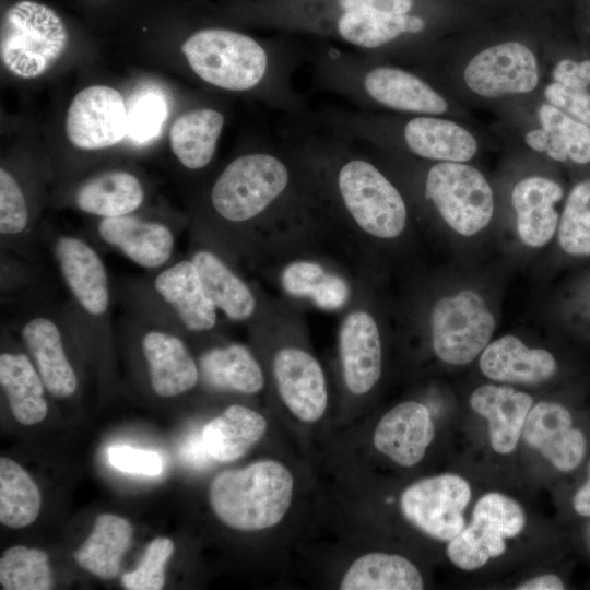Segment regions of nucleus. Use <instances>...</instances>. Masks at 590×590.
Masks as SVG:
<instances>
[{
  "mask_svg": "<svg viewBox=\"0 0 590 590\" xmlns=\"http://www.w3.org/2000/svg\"><path fill=\"white\" fill-rule=\"evenodd\" d=\"M294 495V477L273 459L216 474L209 487V503L225 526L244 532L271 529L286 516Z\"/></svg>",
  "mask_w": 590,
  "mask_h": 590,
  "instance_id": "1",
  "label": "nucleus"
},
{
  "mask_svg": "<svg viewBox=\"0 0 590 590\" xmlns=\"http://www.w3.org/2000/svg\"><path fill=\"white\" fill-rule=\"evenodd\" d=\"M68 32L61 17L46 4L22 0L12 4L1 23L2 64L15 76L34 79L63 55Z\"/></svg>",
  "mask_w": 590,
  "mask_h": 590,
  "instance_id": "2",
  "label": "nucleus"
},
{
  "mask_svg": "<svg viewBox=\"0 0 590 590\" xmlns=\"http://www.w3.org/2000/svg\"><path fill=\"white\" fill-rule=\"evenodd\" d=\"M190 68L204 82L228 91H247L266 75L268 55L252 37L224 28L192 34L181 46Z\"/></svg>",
  "mask_w": 590,
  "mask_h": 590,
  "instance_id": "3",
  "label": "nucleus"
},
{
  "mask_svg": "<svg viewBox=\"0 0 590 590\" xmlns=\"http://www.w3.org/2000/svg\"><path fill=\"white\" fill-rule=\"evenodd\" d=\"M285 164L268 153H251L232 161L211 191L216 213L233 223L250 221L263 213L286 190Z\"/></svg>",
  "mask_w": 590,
  "mask_h": 590,
  "instance_id": "4",
  "label": "nucleus"
},
{
  "mask_svg": "<svg viewBox=\"0 0 590 590\" xmlns=\"http://www.w3.org/2000/svg\"><path fill=\"white\" fill-rule=\"evenodd\" d=\"M341 200L356 225L366 234L393 239L402 234L408 220L403 197L371 163L350 160L338 174Z\"/></svg>",
  "mask_w": 590,
  "mask_h": 590,
  "instance_id": "5",
  "label": "nucleus"
},
{
  "mask_svg": "<svg viewBox=\"0 0 590 590\" xmlns=\"http://www.w3.org/2000/svg\"><path fill=\"white\" fill-rule=\"evenodd\" d=\"M425 194L442 220L458 234L473 236L494 214V194L477 168L457 162H438L426 176Z\"/></svg>",
  "mask_w": 590,
  "mask_h": 590,
  "instance_id": "6",
  "label": "nucleus"
},
{
  "mask_svg": "<svg viewBox=\"0 0 590 590\" xmlns=\"http://www.w3.org/2000/svg\"><path fill=\"white\" fill-rule=\"evenodd\" d=\"M496 326L484 298L463 290L440 298L430 314L432 346L439 359L467 365L489 343Z\"/></svg>",
  "mask_w": 590,
  "mask_h": 590,
  "instance_id": "7",
  "label": "nucleus"
},
{
  "mask_svg": "<svg viewBox=\"0 0 590 590\" xmlns=\"http://www.w3.org/2000/svg\"><path fill=\"white\" fill-rule=\"evenodd\" d=\"M526 526L522 507L511 497L487 493L475 504L471 522L447 546L450 562L463 570L483 567L506 551L507 538H515Z\"/></svg>",
  "mask_w": 590,
  "mask_h": 590,
  "instance_id": "8",
  "label": "nucleus"
},
{
  "mask_svg": "<svg viewBox=\"0 0 590 590\" xmlns=\"http://www.w3.org/2000/svg\"><path fill=\"white\" fill-rule=\"evenodd\" d=\"M471 496L467 480L445 473L410 484L400 496V510L422 533L449 542L465 527L463 512Z\"/></svg>",
  "mask_w": 590,
  "mask_h": 590,
  "instance_id": "9",
  "label": "nucleus"
},
{
  "mask_svg": "<svg viewBox=\"0 0 590 590\" xmlns=\"http://www.w3.org/2000/svg\"><path fill=\"white\" fill-rule=\"evenodd\" d=\"M465 86L483 98H502L533 92L540 82V64L533 49L507 40L485 47L463 69Z\"/></svg>",
  "mask_w": 590,
  "mask_h": 590,
  "instance_id": "10",
  "label": "nucleus"
},
{
  "mask_svg": "<svg viewBox=\"0 0 590 590\" xmlns=\"http://www.w3.org/2000/svg\"><path fill=\"white\" fill-rule=\"evenodd\" d=\"M69 141L82 150L113 146L127 135V108L121 94L92 85L72 99L66 118Z\"/></svg>",
  "mask_w": 590,
  "mask_h": 590,
  "instance_id": "11",
  "label": "nucleus"
},
{
  "mask_svg": "<svg viewBox=\"0 0 590 590\" xmlns=\"http://www.w3.org/2000/svg\"><path fill=\"white\" fill-rule=\"evenodd\" d=\"M272 371L279 396L294 417L310 424L324 415L327 380L314 355L297 346L282 347L274 354Z\"/></svg>",
  "mask_w": 590,
  "mask_h": 590,
  "instance_id": "12",
  "label": "nucleus"
},
{
  "mask_svg": "<svg viewBox=\"0 0 590 590\" xmlns=\"http://www.w3.org/2000/svg\"><path fill=\"white\" fill-rule=\"evenodd\" d=\"M339 356L347 390L355 396L369 392L381 375L382 351L377 322L368 311L356 309L343 319Z\"/></svg>",
  "mask_w": 590,
  "mask_h": 590,
  "instance_id": "13",
  "label": "nucleus"
},
{
  "mask_svg": "<svg viewBox=\"0 0 590 590\" xmlns=\"http://www.w3.org/2000/svg\"><path fill=\"white\" fill-rule=\"evenodd\" d=\"M434 436L435 425L427 406L404 401L379 420L373 442L376 450L391 461L410 468L422 461Z\"/></svg>",
  "mask_w": 590,
  "mask_h": 590,
  "instance_id": "14",
  "label": "nucleus"
},
{
  "mask_svg": "<svg viewBox=\"0 0 590 590\" xmlns=\"http://www.w3.org/2000/svg\"><path fill=\"white\" fill-rule=\"evenodd\" d=\"M522 434L530 447L562 472L573 471L585 457V435L573 427L571 414L559 403L535 404L527 416Z\"/></svg>",
  "mask_w": 590,
  "mask_h": 590,
  "instance_id": "15",
  "label": "nucleus"
},
{
  "mask_svg": "<svg viewBox=\"0 0 590 590\" xmlns=\"http://www.w3.org/2000/svg\"><path fill=\"white\" fill-rule=\"evenodd\" d=\"M55 256L62 276L75 299L93 316L103 315L109 305V283L97 252L84 240L61 236Z\"/></svg>",
  "mask_w": 590,
  "mask_h": 590,
  "instance_id": "16",
  "label": "nucleus"
},
{
  "mask_svg": "<svg viewBox=\"0 0 590 590\" xmlns=\"http://www.w3.org/2000/svg\"><path fill=\"white\" fill-rule=\"evenodd\" d=\"M563 196L560 185L543 176L526 177L515 185L511 204L518 235L524 245L540 248L553 238L559 223L555 204Z\"/></svg>",
  "mask_w": 590,
  "mask_h": 590,
  "instance_id": "17",
  "label": "nucleus"
},
{
  "mask_svg": "<svg viewBox=\"0 0 590 590\" xmlns=\"http://www.w3.org/2000/svg\"><path fill=\"white\" fill-rule=\"evenodd\" d=\"M363 84L371 99L389 109L435 116L449 109L447 99L427 82L400 68H373Z\"/></svg>",
  "mask_w": 590,
  "mask_h": 590,
  "instance_id": "18",
  "label": "nucleus"
},
{
  "mask_svg": "<svg viewBox=\"0 0 590 590\" xmlns=\"http://www.w3.org/2000/svg\"><path fill=\"white\" fill-rule=\"evenodd\" d=\"M479 364L484 376L508 384L538 385L552 378L557 370L556 361L548 351L528 347L510 334L488 343Z\"/></svg>",
  "mask_w": 590,
  "mask_h": 590,
  "instance_id": "19",
  "label": "nucleus"
},
{
  "mask_svg": "<svg viewBox=\"0 0 590 590\" xmlns=\"http://www.w3.org/2000/svg\"><path fill=\"white\" fill-rule=\"evenodd\" d=\"M532 402L531 396L508 386L484 385L470 397L473 411L487 420L492 448L500 455L517 447Z\"/></svg>",
  "mask_w": 590,
  "mask_h": 590,
  "instance_id": "20",
  "label": "nucleus"
},
{
  "mask_svg": "<svg viewBox=\"0 0 590 590\" xmlns=\"http://www.w3.org/2000/svg\"><path fill=\"white\" fill-rule=\"evenodd\" d=\"M98 234L132 262L148 269L164 264L174 248V236L167 226L128 215L103 217Z\"/></svg>",
  "mask_w": 590,
  "mask_h": 590,
  "instance_id": "21",
  "label": "nucleus"
},
{
  "mask_svg": "<svg viewBox=\"0 0 590 590\" xmlns=\"http://www.w3.org/2000/svg\"><path fill=\"white\" fill-rule=\"evenodd\" d=\"M408 149L422 158L467 163L479 150L474 134L462 125L435 115H418L403 128Z\"/></svg>",
  "mask_w": 590,
  "mask_h": 590,
  "instance_id": "22",
  "label": "nucleus"
},
{
  "mask_svg": "<svg viewBox=\"0 0 590 590\" xmlns=\"http://www.w3.org/2000/svg\"><path fill=\"white\" fill-rule=\"evenodd\" d=\"M154 287L188 330L201 332L215 326L216 307L206 296L191 260L179 261L163 270L156 276Z\"/></svg>",
  "mask_w": 590,
  "mask_h": 590,
  "instance_id": "23",
  "label": "nucleus"
},
{
  "mask_svg": "<svg viewBox=\"0 0 590 590\" xmlns=\"http://www.w3.org/2000/svg\"><path fill=\"white\" fill-rule=\"evenodd\" d=\"M142 349L154 392L164 398L191 390L199 378L197 364L184 342L167 332L150 331Z\"/></svg>",
  "mask_w": 590,
  "mask_h": 590,
  "instance_id": "24",
  "label": "nucleus"
},
{
  "mask_svg": "<svg viewBox=\"0 0 590 590\" xmlns=\"http://www.w3.org/2000/svg\"><path fill=\"white\" fill-rule=\"evenodd\" d=\"M539 128L528 131L526 144L556 162L590 163V126L547 102L538 108Z\"/></svg>",
  "mask_w": 590,
  "mask_h": 590,
  "instance_id": "25",
  "label": "nucleus"
},
{
  "mask_svg": "<svg viewBox=\"0 0 590 590\" xmlns=\"http://www.w3.org/2000/svg\"><path fill=\"white\" fill-rule=\"evenodd\" d=\"M267 430L268 421L261 413L233 404L208 422L201 435L214 461L232 462L245 456Z\"/></svg>",
  "mask_w": 590,
  "mask_h": 590,
  "instance_id": "26",
  "label": "nucleus"
},
{
  "mask_svg": "<svg viewBox=\"0 0 590 590\" xmlns=\"http://www.w3.org/2000/svg\"><path fill=\"white\" fill-rule=\"evenodd\" d=\"M22 339L34 358L46 389L57 398L72 396L78 387L75 373L66 355L59 328L48 318L31 319Z\"/></svg>",
  "mask_w": 590,
  "mask_h": 590,
  "instance_id": "27",
  "label": "nucleus"
},
{
  "mask_svg": "<svg viewBox=\"0 0 590 590\" xmlns=\"http://www.w3.org/2000/svg\"><path fill=\"white\" fill-rule=\"evenodd\" d=\"M133 534L131 523L121 516L102 514L83 544L73 553L78 565L102 579L115 578Z\"/></svg>",
  "mask_w": 590,
  "mask_h": 590,
  "instance_id": "28",
  "label": "nucleus"
},
{
  "mask_svg": "<svg viewBox=\"0 0 590 590\" xmlns=\"http://www.w3.org/2000/svg\"><path fill=\"white\" fill-rule=\"evenodd\" d=\"M423 577L408 558L384 552L357 557L339 583L341 590H421Z\"/></svg>",
  "mask_w": 590,
  "mask_h": 590,
  "instance_id": "29",
  "label": "nucleus"
},
{
  "mask_svg": "<svg viewBox=\"0 0 590 590\" xmlns=\"http://www.w3.org/2000/svg\"><path fill=\"white\" fill-rule=\"evenodd\" d=\"M191 261L206 296L216 309L234 321H244L253 315L256 299L251 290L216 255L199 250Z\"/></svg>",
  "mask_w": 590,
  "mask_h": 590,
  "instance_id": "30",
  "label": "nucleus"
},
{
  "mask_svg": "<svg viewBox=\"0 0 590 590\" xmlns=\"http://www.w3.org/2000/svg\"><path fill=\"white\" fill-rule=\"evenodd\" d=\"M0 384L14 418L23 425L42 422L48 411L44 382L24 354L0 355Z\"/></svg>",
  "mask_w": 590,
  "mask_h": 590,
  "instance_id": "31",
  "label": "nucleus"
},
{
  "mask_svg": "<svg viewBox=\"0 0 590 590\" xmlns=\"http://www.w3.org/2000/svg\"><path fill=\"white\" fill-rule=\"evenodd\" d=\"M224 127V116L214 109L187 111L173 123L169 141L173 153L189 169L205 167L214 156Z\"/></svg>",
  "mask_w": 590,
  "mask_h": 590,
  "instance_id": "32",
  "label": "nucleus"
},
{
  "mask_svg": "<svg viewBox=\"0 0 590 590\" xmlns=\"http://www.w3.org/2000/svg\"><path fill=\"white\" fill-rule=\"evenodd\" d=\"M144 192L139 179L127 172H108L84 182L75 202L85 213L115 217L128 215L142 203Z\"/></svg>",
  "mask_w": 590,
  "mask_h": 590,
  "instance_id": "33",
  "label": "nucleus"
},
{
  "mask_svg": "<svg viewBox=\"0 0 590 590\" xmlns=\"http://www.w3.org/2000/svg\"><path fill=\"white\" fill-rule=\"evenodd\" d=\"M422 17L411 14L387 13L369 8L344 11L338 21L340 36L362 48H378L402 34H416L424 30Z\"/></svg>",
  "mask_w": 590,
  "mask_h": 590,
  "instance_id": "34",
  "label": "nucleus"
},
{
  "mask_svg": "<svg viewBox=\"0 0 590 590\" xmlns=\"http://www.w3.org/2000/svg\"><path fill=\"white\" fill-rule=\"evenodd\" d=\"M203 376L217 388L255 394L264 387V375L252 353L241 344L208 352L201 359Z\"/></svg>",
  "mask_w": 590,
  "mask_h": 590,
  "instance_id": "35",
  "label": "nucleus"
},
{
  "mask_svg": "<svg viewBox=\"0 0 590 590\" xmlns=\"http://www.w3.org/2000/svg\"><path fill=\"white\" fill-rule=\"evenodd\" d=\"M42 496L30 474L14 460L0 458V522L9 528L32 524L40 511Z\"/></svg>",
  "mask_w": 590,
  "mask_h": 590,
  "instance_id": "36",
  "label": "nucleus"
},
{
  "mask_svg": "<svg viewBox=\"0 0 590 590\" xmlns=\"http://www.w3.org/2000/svg\"><path fill=\"white\" fill-rule=\"evenodd\" d=\"M48 555L38 548L12 546L0 558V583L4 590H48L52 588Z\"/></svg>",
  "mask_w": 590,
  "mask_h": 590,
  "instance_id": "37",
  "label": "nucleus"
},
{
  "mask_svg": "<svg viewBox=\"0 0 590 590\" xmlns=\"http://www.w3.org/2000/svg\"><path fill=\"white\" fill-rule=\"evenodd\" d=\"M562 249L574 257H590V179L570 190L558 223Z\"/></svg>",
  "mask_w": 590,
  "mask_h": 590,
  "instance_id": "38",
  "label": "nucleus"
},
{
  "mask_svg": "<svg viewBox=\"0 0 590 590\" xmlns=\"http://www.w3.org/2000/svg\"><path fill=\"white\" fill-rule=\"evenodd\" d=\"M175 546L169 538L158 536L150 542L139 566L121 578L128 590H160L165 583V565Z\"/></svg>",
  "mask_w": 590,
  "mask_h": 590,
  "instance_id": "39",
  "label": "nucleus"
},
{
  "mask_svg": "<svg viewBox=\"0 0 590 590\" xmlns=\"http://www.w3.org/2000/svg\"><path fill=\"white\" fill-rule=\"evenodd\" d=\"M166 116V102L160 93H141L127 109V135L138 143L149 142L158 135Z\"/></svg>",
  "mask_w": 590,
  "mask_h": 590,
  "instance_id": "40",
  "label": "nucleus"
},
{
  "mask_svg": "<svg viewBox=\"0 0 590 590\" xmlns=\"http://www.w3.org/2000/svg\"><path fill=\"white\" fill-rule=\"evenodd\" d=\"M28 211L23 192L15 178L4 168L0 169V232L15 235L24 231Z\"/></svg>",
  "mask_w": 590,
  "mask_h": 590,
  "instance_id": "41",
  "label": "nucleus"
},
{
  "mask_svg": "<svg viewBox=\"0 0 590 590\" xmlns=\"http://www.w3.org/2000/svg\"><path fill=\"white\" fill-rule=\"evenodd\" d=\"M107 460L116 470L131 474L155 476L164 469V460L156 451L129 446L109 447Z\"/></svg>",
  "mask_w": 590,
  "mask_h": 590,
  "instance_id": "42",
  "label": "nucleus"
},
{
  "mask_svg": "<svg viewBox=\"0 0 590 590\" xmlns=\"http://www.w3.org/2000/svg\"><path fill=\"white\" fill-rule=\"evenodd\" d=\"M328 275L326 269L314 261L299 260L288 264L282 272L285 292L295 297L311 298L314 292Z\"/></svg>",
  "mask_w": 590,
  "mask_h": 590,
  "instance_id": "43",
  "label": "nucleus"
},
{
  "mask_svg": "<svg viewBox=\"0 0 590 590\" xmlns=\"http://www.w3.org/2000/svg\"><path fill=\"white\" fill-rule=\"evenodd\" d=\"M543 94L547 103L590 126V92L588 90H573L551 82L544 87Z\"/></svg>",
  "mask_w": 590,
  "mask_h": 590,
  "instance_id": "44",
  "label": "nucleus"
},
{
  "mask_svg": "<svg viewBox=\"0 0 590 590\" xmlns=\"http://www.w3.org/2000/svg\"><path fill=\"white\" fill-rule=\"evenodd\" d=\"M552 82L573 90L590 87V59L563 58L552 70Z\"/></svg>",
  "mask_w": 590,
  "mask_h": 590,
  "instance_id": "45",
  "label": "nucleus"
},
{
  "mask_svg": "<svg viewBox=\"0 0 590 590\" xmlns=\"http://www.w3.org/2000/svg\"><path fill=\"white\" fill-rule=\"evenodd\" d=\"M349 298V286L346 282L333 274L323 279L314 292L311 299L320 308L334 310L342 307Z\"/></svg>",
  "mask_w": 590,
  "mask_h": 590,
  "instance_id": "46",
  "label": "nucleus"
},
{
  "mask_svg": "<svg viewBox=\"0 0 590 590\" xmlns=\"http://www.w3.org/2000/svg\"><path fill=\"white\" fill-rule=\"evenodd\" d=\"M339 3L343 11L369 8L387 13L408 14L412 9L413 0H339Z\"/></svg>",
  "mask_w": 590,
  "mask_h": 590,
  "instance_id": "47",
  "label": "nucleus"
},
{
  "mask_svg": "<svg viewBox=\"0 0 590 590\" xmlns=\"http://www.w3.org/2000/svg\"><path fill=\"white\" fill-rule=\"evenodd\" d=\"M181 458L186 463L196 469L204 468L210 460H213L205 447L201 433L190 436L184 444Z\"/></svg>",
  "mask_w": 590,
  "mask_h": 590,
  "instance_id": "48",
  "label": "nucleus"
},
{
  "mask_svg": "<svg viewBox=\"0 0 590 590\" xmlns=\"http://www.w3.org/2000/svg\"><path fill=\"white\" fill-rule=\"evenodd\" d=\"M518 590H563L565 589L562 579L552 574L538 576L529 579L517 587Z\"/></svg>",
  "mask_w": 590,
  "mask_h": 590,
  "instance_id": "49",
  "label": "nucleus"
},
{
  "mask_svg": "<svg viewBox=\"0 0 590 590\" xmlns=\"http://www.w3.org/2000/svg\"><path fill=\"white\" fill-rule=\"evenodd\" d=\"M573 506L580 516L590 517V463L589 479L575 494Z\"/></svg>",
  "mask_w": 590,
  "mask_h": 590,
  "instance_id": "50",
  "label": "nucleus"
},
{
  "mask_svg": "<svg viewBox=\"0 0 590 590\" xmlns=\"http://www.w3.org/2000/svg\"><path fill=\"white\" fill-rule=\"evenodd\" d=\"M586 539H587V544L590 548V526L587 529Z\"/></svg>",
  "mask_w": 590,
  "mask_h": 590,
  "instance_id": "51",
  "label": "nucleus"
}]
</instances>
